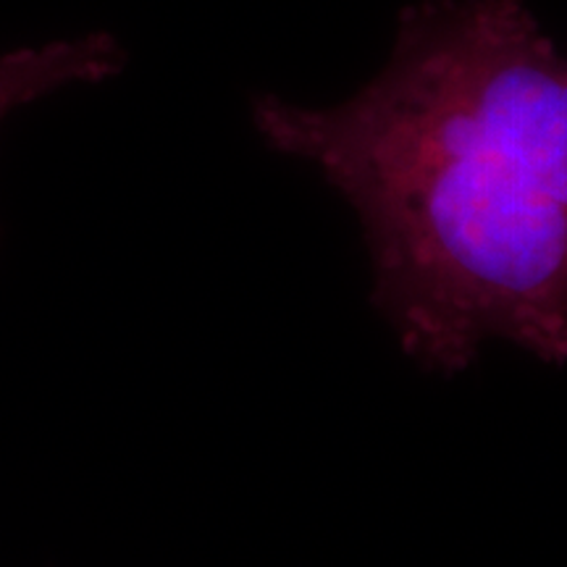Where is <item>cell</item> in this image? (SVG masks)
<instances>
[{
  "label": "cell",
  "mask_w": 567,
  "mask_h": 567,
  "mask_svg": "<svg viewBox=\"0 0 567 567\" xmlns=\"http://www.w3.org/2000/svg\"><path fill=\"white\" fill-rule=\"evenodd\" d=\"M252 116L358 213L410 358L455 373L499 339L567 365V55L520 0L417 3L352 97Z\"/></svg>",
  "instance_id": "6da1fadb"
},
{
  "label": "cell",
  "mask_w": 567,
  "mask_h": 567,
  "mask_svg": "<svg viewBox=\"0 0 567 567\" xmlns=\"http://www.w3.org/2000/svg\"><path fill=\"white\" fill-rule=\"evenodd\" d=\"M124 53L109 34L59 40L48 45L17 48L0 55V122L48 92L69 84L103 82L116 74Z\"/></svg>",
  "instance_id": "7a4b0ae2"
}]
</instances>
